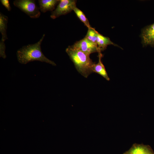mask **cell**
<instances>
[{"instance_id":"obj_1","label":"cell","mask_w":154,"mask_h":154,"mask_svg":"<svg viewBox=\"0 0 154 154\" xmlns=\"http://www.w3.org/2000/svg\"><path fill=\"white\" fill-rule=\"evenodd\" d=\"M45 36V34H43L36 43L24 46L17 50V59L20 63L26 64L31 62L38 61L56 66L55 62L46 57L42 51L41 45Z\"/></svg>"},{"instance_id":"obj_2","label":"cell","mask_w":154,"mask_h":154,"mask_svg":"<svg viewBox=\"0 0 154 154\" xmlns=\"http://www.w3.org/2000/svg\"><path fill=\"white\" fill-rule=\"evenodd\" d=\"M66 52L77 71L81 75L86 78L93 72L92 68L94 63L90 58V55L75 48L72 45L68 46Z\"/></svg>"},{"instance_id":"obj_3","label":"cell","mask_w":154,"mask_h":154,"mask_svg":"<svg viewBox=\"0 0 154 154\" xmlns=\"http://www.w3.org/2000/svg\"><path fill=\"white\" fill-rule=\"evenodd\" d=\"M34 0H15L14 5L33 19L38 18L40 16V8Z\"/></svg>"},{"instance_id":"obj_4","label":"cell","mask_w":154,"mask_h":154,"mask_svg":"<svg viewBox=\"0 0 154 154\" xmlns=\"http://www.w3.org/2000/svg\"><path fill=\"white\" fill-rule=\"evenodd\" d=\"M76 1L60 0L56 9L51 12V18L55 19L59 17L65 15L73 11L76 7Z\"/></svg>"},{"instance_id":"obj_5","label":"cell","mask_w":154,"mask_h":154,"mask_svg":"<svg viewBox=\"0 0 154 154\" xmlns=\"http://www.w3.org/2000/svg\"><path fill=\"white\" fill-rule=\"evenodd\" d=\"M72 46L75 48L90 55L94 52H100L97 44L91 41L85 37L77 41Z\"/></svg>"},{"instance_id":"obj_6","label":"cell","mask_w":154,"mask_h":154,"mask_svg":"<svg viewBox=\"0 0 154 154\" xmlns=\"http://www.w3.org/2000/svg\"><path fill=\"white\" fill-rule=\"evenodd\" d=\"M141 35L143 46L154 47V23L143 29Z\"/></svg>"},{"instance_id":"obj_7","label":"cell","mask_w":154,"mask_h":154,"mask_svg":"<svg viewBox=\"0 0 154 154\" xmlns=\"http://www.w3.org/2000/svg\"><path fill=\"white\" fill-rule=\"evenodd\" d=\"M123 154H154V151L148 145L135 143Z\"/></svg>"},{"instance_id":"obj_8","label":"cell","mask_w":154,"mask_h":154,"mask_svg":"<svg viewBox=\"0 0 154 154\" xmlns=\"http://www.w3.org/2000/svg\"><path fill=\"white\" fill-rule=\"evenodd\" d=\"M59 0H39L38 2L40 11L45 13L53 11L59 3Z\"/></svg>"},{"instance_id":"obj_9","label":"cell","mask_w":154,"mask_h":154,"mask_svg":"<svg viewBox=\"0 0 154 154\" xmlns=\"http://www.w3.org/2000/svg\"><path fill=\"white\" fill-rule=\"evenodd\" d=\"M102 55L101 52L98 53L99 60L98 62L94 63L92 67L93 72H95L100 74L106 80L109 81L110 78L108 76L105 66L101 61Z\"/></svg>"},{"instance_id":"obj_10","label":"cell","mask_w":154,"mask_h":154,"mask_svg":"<svg viewBox=\"0 0 154 154\" xmlns=\"http://www.w3.org/2000/svg\"><path fill=\"white\" fill-rule=\"evenodd\" d=\"M96 43L100 52L105 50L109 45L119 46L112 42L109 38L104 37L98 32L97 34Z\"/></svg>"},{"instance_id":"obj_11","label":"cell","mask_w":154,"mask_h":154,"mask_svg":"<svg viewBox=\"0 0 154 154\" xmlns=\"http://www.w3.org/2000/svg\"><path fill=\"white\" fill-rule=\"evenodd\" d=\"M8 17L0 13V32L2 35L1 40L5 41L8 39L7 34Z\"/></svg>"},{"instance_id":"obj_12","label":"cell","mask_w":154,"mask_h":154,"mask_svg":"<svg viewBox=\"0 0 154 154\" xmlns=\"http://www.w3.org/2000/svg\"><path fill=\"white\" fill-rule=\"evenodd\" d=\"M73 11L77 17L84 23L85 25L87 27L88 29H90L92 27L90 25L88 19L87 18L84 13L81 10L76 7L74 8Z\"/></svg>"},{"instance_id":"obj_13","label":"cell","mask_w":154,"mask_h":154,"mask_svg":"<svg viewBox=\"0 0 154 154\" xmlns=\"http://www.w3.org/2000/svg\"><path fill=\"white\" fill-rule=\"evenodd\" d=\"M98 32L95 29L92 27L88 29L87 33L85 37L91 41L96 43L97 34Z\"/></svg>"},{"instance_id":"obj_14","label":"cell","mask_w":154,"mask_h":154,"mask_svg":"<svg viewBox=\"0 0 154 154\" xmlns=\"http://www.w3.org/2000/svg\"><path fill=\"white\" fill-rule=\"evenodd\" d=\"M5 48L4 41L1 40L0 41V56L4 59L6 57L5 53Z\"/></svg>"},{"instance_id":"obj_15","label":"cell","mask_w":154,"mask_h":154,"mask_svg":"<svg viewBox=\"0 0 154 154\" xmlns=\"http://www.w3.org/2000/svg\"><path fill=\"white\" fill-rule=\"evenodd\" d=\"M0 1L3 5L7 9L8 11H10L11 8L8 0H1Z\"/></svg>"}]
</instances>
